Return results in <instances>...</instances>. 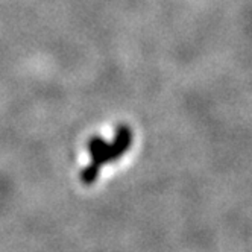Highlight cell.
<instances>
[{
	"mask_svg": "<svg viewBox=\"0 0 252 252\" xmlns=\"http://www.w3.org/2000/svg\"><path fill=\"white\" fill-rule=\"evenodd\" d=\"M129 146H131V131L128 128H125V126H122L119 129V134L116 135L113 146H108L106 141H103L99 137L92 138L90 140L88 148H90V154H92V158H93V163L82 172V181L85 184L94 183L97 172H99V166L119 158Z\"/></svg>",
	"mask_w": 252,
	"mask_h": 252,
	"instance_id": "1",
	"label": "cell"
}]
</instances>
